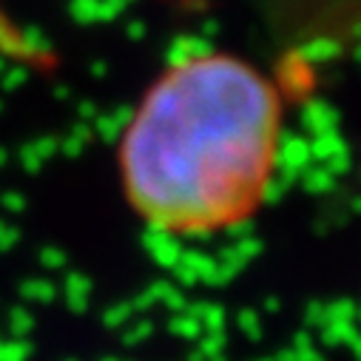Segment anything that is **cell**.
<instances>
[{"label":"cell","instance_id":"1","mask_svg":"<svg viewBox=\"0 0 361 361\" xmlns=\"http://www.w3.org/2000/svg\"><path fill=\"white\" fill-rule=\"evenodd\" d=\"M290 100L282 77L233 51L168 63L117 137L131 214L171 239H211L253 222L279 179Z\"/></svg>","mask_w":361,"mask_h":361},{"label":"cell","instance_id":"2","mask_svg":"<svg viewBox=\"0 0 361 361\" xmlns=\"http://www.w3.org/2000/svg\"><path fill=\"white\" fill-rule=\"evenodd\" d=\"M0 60L35 71H49L54 66V54L15 18L9 0H0Z\"/></svg>","mask_w":361,"mask_h":361}]
</instances>
